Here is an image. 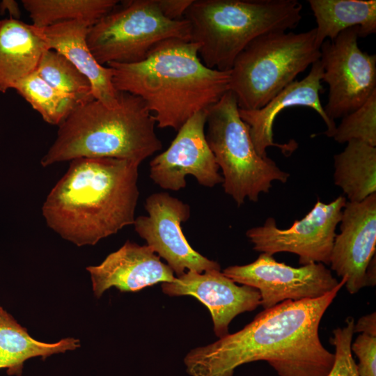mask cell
<instances>
[{"mask_svg":"<svg viewBox=\"0 0 376 376\" xmlns=\"http://www.w3.org/2000/svg\"><path fill=\"white\" fill-rule=\"evenodd\" d=\"M345 279L316 299L287 300L264 309L240 331L190 350L184 358L189 376H233L248 363L267 362L279 376H327L334 354L319 336L320 321Z\"/></svg>","mask_w":376,"mask_h":376,"instance_id":"cell-1","label":"cell"},{"mask_svg":"<svg viewBox=\"0 0 376 376\" xmlns=\"http://www.w3.org/2000/svg\"><path fill=\"white\" fill-rule=\"evenodd\" d=\"M139 165L107 157L71 160L42 207L47 226L82 246L95 245L133 225Z\"/></svg>","mask_w":376,"mask_h":376,"instance_id":"cell-2","label":"cell"},{"mask_svg":"<svg viewBox=\"0 0 376 376\" xmlns=\"http://www.w3.org/2000/svg\"><path fill=\"white\" fill-rule=\"evenodd\" d=\"M198 45L178 38L157 45L142 61L109 63L118 91L141 98L159 128L178 131L196 113L208 110L230 91V70L205 66Z\"/></svg>","mask_w":376,"mask_h":376,"instance_id":"cell-3","label":"cell"},{"mask_svg":"<svg viewBox=\"0 0 376 376\" xmlns=\"http://www.w3.org/2000/svg\"><path fill=\"white\" fill-rule=\"evenodd\" d=\"M155 125L143 100L127 92L119 91L115 107L95 99L79 104L58 126L40 164L47 167L81 157H107L140 164L162 148Z\"/></svg>","mask_w":376,"mask_h":376,"instance_id":"cell-4","label":"cell"},{"mask_svg":"<svg viewBox=\"0 0 376 376\" xmlns=\"http://www.w3.org/2000/svg\"><path fill=\"white\" fill-rule=\"evenodd\" d=\"M302 5L297 0H193L184 18L190 41L209 68L230 70L240 53L256 38L297 26Z\"/></svg>","mask_w":376,"mask_h":376,"instance_id":"cell-5","label":"cell"},{"mask_svg":"<svg viewBox=\"0 0 376 376\" xmlns=\"http://www.w3.org/2000/svg\"><path fill=\"white\" fill-rule=\"evenodd\" d=\"M315 29L274 31L251 41L230 70V91L240 109H258L320 58Z\"/></svg>","mask_w":376,"mask_h":376,"instance_id":"cell-6","label":"cell"},{"mask_svg":"<svg viewBox=\"0 0 376 376\" xmlns=\"http://www.w3.org/2000/svg\"><path fill=\"white\" fill-rule=\"evenodd\" d=\"M205 137L223 173L222 186L237 206L257 202L272 182L285 183L290 175L268 157L260 155L242 120L234 94L227 91L207 110Z\"/></svg>","mask_w":376,"mask_h":376,"instance_id":"cell-7","label":"cell"},{"mask_svg":"<svg viewBox=\"0 0 376 376\" xmlns=\"http://www.w3.org/2000/svg\"><path fill=\"white\" fill-rule=\"evenodd\" d=\"M119 2L88 32V46L100 65L138 63L165 40H190L188 21L167 19L156 0Z\"/></svg>","mask_w":376,"mask_h":376,"instance_id":"cell-8","label":"cell"},{"mask_svg":"<svg viewBox=\"0 0 376 376\" xmlns=\"http://www.w3.org/2000/svg\"><path fill=\"white\" fill-rule=\"evenodd\" d=\"M359 38V27H352L320 48L322 81L329 86L324 110L333 121L360 107L376 91V55L360 49Z\"/></svg>","mask_w":376,"mask_h":376,"instance_id":"cell-9","label":"cell"},{"mask_svg":"<svg viewBox=\"0 0 376 376\" xmlns=\"http://www.w3.org/2000/svg\"><path fill=\"white\" fill-rule=\"evenodd\" d=\"M347 199L339 196L325 203L317 200L311 210L288 228H279L273 217L264 224L249 228L246 235L253 249L273 256L288 252L299 257V263L329 265L336 229L339 224Z\"/></svg>","mask_w":376,"mask_h":376,"instance_id":"cell-10","label":"cell"},{"mask_svg":"<svg viewBox=\"0 0 376 376\" xmlns=\"http://www.w3.org/2000/svg\"><path fill=\"white\" fill-rule=\"evenodd\" d=\"M222 272L236 283L258 290L260 306L264 309L287 300L319 298L340 282L322 263L295 267L279 263L273 256L264 253L249 264L229 266Z\"/></svg>","mask_w":376,"mask_h":376,"instance_id":"cell-11","label":"cell"},{"mask_svg":"<svg viewBox=\"0 0 376 376\" xmlns=\"http://www.w3.org/2000/svg\"><path fill=\"white\" fill-rule=\"evenodd\" d=\"M147 216L135 218L136 233L179 276L187 271L203 273L221 269L214 260L195 251L183 234L181 224L190 217L187 203L166 192L150 194L146 200Z\"/></svg>","mask_w":376,"mask_h":376,"instance_id":"cell-12","label":"cell"},{"mask_svg":"<svg viewBox=\"0 0 376 376\" xmlns=\"http://www.w3.org/2000/svg\"><path fill=\"white\" fill-rule=\"evenodd\" d=\"M207 114V110L194 114L178 130L169 147L150 161V178L162 189H184L189 175L206 187L223 182L205 137Z\"/></svg>","mask_w":376,"mask_h":376,"instance_id":"cell-13","label":"cell"},{"mask_svg":"<svg viewBox=\"0 0 376 376\" xmlns=\"http://www.w3.org/2000/svg\"><path fill=\"white\" fill-rule=\"evenodd\" d=\"M329 265L351 295L368 286L366 269L376 250V194L361 202L345 203Z\"/></svg>","mask_w":376,"mask_h":376,"instance_id":"cell-14","label":"cell"},{"mask_svg":"<svg viewBox=\"0 0 376 376\" xmlns=\"http://www.w3.org/2000/svg\"><path fill=\"white\" fill-rule=\"evenodd\" d=\"M162 289L167 295L192 296L203 303L211 314L214 332L219 338L229 334V324L237 315L260 306L258 290L237 285L221 269L187 271L171 282L162 283Z\"/></svg>","mask_w":376,"mask_h":376,"instance_id":"cell-15","label":"cell"},{"mask_svg":"<svg viewBox=\"0 0 376 376\" xmlns=\"http://www.w3.org/2000/svg\"><path fill=\"white\" fill-rule=\"evenodd\" d=\"M323 70L320 59L311 65L308 74L301 80H295L265 105L258 109L246 110L239 108L242 120L248 125L249 133L257 152L267 157V148H279L285 155H291L297 148L295 141L278 143L274 141L273 125L278 114L285 108L301 106L314 109L327 125L324 134L331 137L336 129L335 121L326 115L320 98L322 90L321 81Z\"/></svg>","mask_w":376,"mask_h":376,"instance_id":"cell-16","label":"cell"},{"mask_svg":"<svg viewBox=\"0 0 376 376\" xmlns=\"http://www.w3.org/2000/svg\"><path fill=\"white\" fill-rule=\"evenodd\" d=\"M93 291L97 298L111 287L120 292H136L159 283L173 281V270L146 245L127 240L98 265L88 266Z\"/></svg>","mask_w":376,"mask_h":376,"instance_id":"cell-17","label":"cell"},{"mask_svg":"<svg viewBox=\"0 0 376 376\" xmlns=\"http://www.w3.org/2000/svg\"><path fill=\"white\" fill-rule=\"evenodd\" d=\"M91 26L84 21L70 20L36 29L48 49L63 55L88 78L95 100L107 107H115L118 104L119 91L112 84V70L100 65L88 46Z\"/></svg>","mask_w":376,"mask_h":376,"instance_id":"cell-18","label":"cell"},{"mask_svg":"<svg viewBox=\"0 0 376 376\" xmlns=\"http://www.w3.org/2000/svg\"><path fill=\"white\" fill-rule=\"evenodd\" d=\"M46 49L32 24L12 17L0 20V92L34 72Z\"/></svg>","mask_w":376,"mask_h":376,"instance_id":"cell-19","label":"cell"},{"mask_svg":"<svg viewBox=\"0 0 376 376\" xmlns=\"http://www.w3.org/2000/svg\"><path fill=\"white\" fill-rule=\"evenodd\" d=\"M315 18V41L320 48L327 40H334L342 31L359 27V37L376 32L375 0H309Z\"/></svg>","mask_w":376,"mask_h":376,"instance_id":"cell-20","label":"cell"},{"mask_svg":"<svg viewBox=\"0 0 376 376\" xmlns=\"http://www.w3.org/2000/svg\"><path fill=\"white\" fill-rule=\"evenodd\" d=\"M80 340L66 338L54 343L38 341L0 304V369L8 375L21 376L24 363L33 357L43 359L52 354L75 350Z\"/></svg>","mask_w":376,"mask_h":376,"instance_id":"cell-21","label":"cell"},{"mask_svg":"<svg viewBox=\"0 0 376 376\" xmlns=\"http://www.w3.org/2000/svg\"><path fill=\"white\" fill-rule=\"evenodd\" d=\"M334 182L350 202L376 194V147L350 141L334 156Z\"/></svg>","mask_w":376,"mask_h":376,"instance_id":"cell-22","label":"cell"},{"mask_svg":"<svg viewBox=\"0 0 376 376\" xmlns=\"http://www.w3.org/2000/svg\"><path fill=\"white\" fill-rule=\"evenodd\" d=\"M118 0H22L36 28L70 20L88 22L91 26L109 13Z\"/></svg>","mask_w":376,"mask_h":376,"instance_id":"cell-23","label":"cell"},{"mask_svg":"<svg viewBox=\"0 0 376 376\" xmlns=\"http://www.w3.org/2000/svg\"><path fill=\"white\" fill-rule=\"evenodd\" d=\"M43 120L59 126L79 104L73 96L52 87L35 71L13 86Z\"/></svg>","mask_w":376,"mask_h":376,"instance_id":"cell-24","label":"cell"},{"mask_svg":"<svg viewBox=\"0 0 376 376\" xmlns=\"http://www.w3.org/2000/svg\"><path fill=\"white\" fill-rule=\"evenodd\" d=\"M36 72L52 87L75 97L81 104L95 99L88 78L55 50L43 52Z\"/></svg>","mask_w":376,"mask_h":376,"instance_id":"cell-25","label":"cell"},{"mask_svg":"<svg viewBox=\"0 0 376 376\" xmlns=\"http://www.w3.org/2000/svg\"><path fill=\"white\" fill-rule=\"evenodd\" d=\"M331 137L341 144L359 141L376 147V91L363 105L342 118Z\"/></svg>","mask_w":376,"mask_h":376,"instance_id":"cell-26","label":"cell"},{"mask_svg":"<svg viewBox=\"0 0 376 376\" xmlns=\"http://www.w3.org/2000/svg\"><path fill=\"white\" fill-rule=\"evenodd\" d=\"M354 323L348 317L345 326L333 330L330 342L335 347L334 361L327 376H359L351 350Z\"/></svg>","mask_w":376,"mask_h":376,"instance_id":"cell-27","label":"cell"},{"mask_svg":"<svg viewBox=\"0 0 376 376\" xmlns=\"http://www.w3.org/2000/svg\"><path fill=\"white\" fill-rule=\"evenodd\" d=\"M351 350L359 360V376H376V336L361 333L351 344Z\"/></svg>","mask_w":376,"mask_h":376,"instance_id":"cell-28","label":"cell"},{"mask_svg":"<svg viewBox=\"0 0 376 376\" xmlns=\"http://www.w3.org/2000/svg\"><path fill=\"white\" fill-rule=\"evenodd\" d=\"M163 15L170 20L184 19L185 13L193 0H156Z\"/></svg>","mask_w":376,"mask_h":376,"instance_id":"cell-29","label":"cell"},{"mask_svg":"<svg viewBox=\"0 0 376 376\" xmlns=\"http://www.w3.org/2000/svg\"><path fill=\"white\" fill-rule=\"evenodd\" d=\"M366 333L376 336V313L361 317L357 323H354V333Z\"/></svg>","mask_w":376,"mask_h":376,"instance_id":"cell-30","label":"cell"},{"mask_svg":"<svg viewBox=\"0 0 376 376\" xmlns=\"http://www.w3.org/2000/svg\"><path fill=\"white\" fill-rule=\"evenodd\" d=\"M6 10L13 16L12 18L16 19H18L21 14L18 3L13 0H3L0 2V12L3 13Z\"/></svg>","mask_w":376,"mask_h":376,"instance_id":"cell-31","label":"cell"},{"mask_svg":"<svg viewBox=\"0 0 376 376\" xmlns=\"http://www.w3.org/2000/svg\"><path fill=\"white\" fill-rule=\"evenodd\" d=\"M366 279L368 286H373L376 283L375 256L369 263L366 269Z\"/></svg>","mask_w":376,"mask_h":376,"instance_id":"cell-32","label":"cell"}]
</instances>
